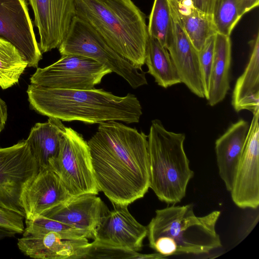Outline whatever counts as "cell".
Returning a JSON list of instances; mask_svg holds the SVG:
<instances>
[{
  "label": "cell",
  "instance_id": "6da1fadb",
  "mask_svg": "<svg viewBox=\"0 0 259 259\" xmlns=\"http://www.w3.org/2000/svg\"><path fill=\"white\" fill-rule=\"evenodd\" d=\"M95 180L113 205L142 198L149 188L148 136L117 121L99 123L88 141Z\"/></svg>",
  "mask_w": 259,
  "mask_h": 259
},
{
  "label": "cell",
  "instance_id": "7a4b0ae2",
  "mask_svg": "<svg viewBox=\"0 0 259 259\" xmlns=\"http://www.w3.org/2000/svg\"><path fill=\"white\" fill-rule=\"evenodd\" d=\"M31 108L38 113L63 121L89 124L110 120L138 123L142 114L137 97L116 96L103 89L69 90L30 83L27 88Z\"/></svg>",
  "mask_w": 259,
  "mask_h": 259
},
{
  "label": "cell",
  "instance_id": "3957f363",
  "mask_svg": "<svg viewBox=\"0 0 259 259\" xmlns=\"http://www.w3.org/2000/svg\"><path fill=\"white\" fill-rule=\"evenodd\" d=\"M76 16L142 69L149 38L145 14L132 0H75Z\"/></svg>",
  "mask_w": 259,
  "mask_h": 259
},
{
  "label": "cell",
  "instance_id": "277c9868",
  "mask_svg": "<svg viewBox=\"0 0 259 259\" xmlns=\"http://www.w3.org/2000/svg\"><path fill=\"white\" fill-rule=\"evenodd\" d=\"M220 215L214 210L196 216L192 204L157 209L147 227L149 246L165 257L208 253L222 246L215 229Z\"/></svg>",
  "mask_w": 259,
  "mask_h": 259
},
{
  "label": "cell",
  "instance_id": "5b68a950",
  "mask_svg": "<svg viewBox=\"0 0 259 259\" xmlns=\"http://www.w3.org/2000/svg\"><path fill=\"white\" fill-rule=\"evenodd\" d=\"M184 134L166 130L152 121L148 136L149 188L161 201L176 204L184 198L194 176L184 149Z\"/></svg>",
  "mask_w": 259,
  "mask_h": 259
},
{
  "label": "cell",
  "instance_id": "8992f818",
  "mask_svg": "<svg viewBox=\"0 0 259 259\" xmlns=\"http://www.w3.org/2000/svg\"><path fill=\"white\" fill-rule=\"evenodd\" d=\"M58 49L61 56L78 55L93 59L121 76L133 89L147 84L142 69L121 56L92 27L77 16L73 19Z\"/></svg>",
  "mask_w": 259,
  "mask_h": 259
},
{
  "label": "cell",
  "instance_id": "52a82bcc",
  "mask_svg": "<svg viewBox=\"0 0 259 259\" xmlns=\"http://www.w3.org/2000/svg\"><path fill=\"white\" fill-rule=\"evenodd\" d=\"M72 196L98 194L88 142L71 127H66L58 155L51 166Z\"/></svg>",
  "mask_w": 259,
  "mask_h": 259
},
{
  "label": "cell",
  "instance_id": "ba28073f",
  "mask_svg": "<svg viewBox=\"0 0 259 259\" xmlns=\"http://www.w3.org/2000/svg\"><path fill=\"white\" fill-rule=\"evenodd\" d=\"M38 169L26 140L0 148V207L25 218L23 195Z\"/></svg>",
  "mask_w": 259,
  "mask_h": 259
},
{
  "label": "cell",
  "instance_id": "9c48e42d",
  "mask_svg": "<svg viewBox=\"0 0 259 259\" xmlns=\"http://www.w3.org/2000/svg\"><path fill=\"white\" fill-rule=\"evenodd\" d=\"M112 72L96 61L81 55H64L45 68L37 67L30 83L51 88L91 90Z\"/></svg>",
  "mask_w": 259,
  "mask_h": 259
},
{
  "label": "cell",
  "instance_id": "30bf717a",
  "mask_svg": "<svg viewBox=\"0 0 259 259\" xmlns=\"http://www.w3.org/2000/svg\"><path fill=\"white\" fill-rule=\"evenodd\" d=\"M0 38L19 50L28 67L37 68L42 53L25 0H0Z\"/></svg>",
  "mask_w": 259,
  "mask_h": 259
},
{
  "label": "cell",
  "instance_id": "8fae6325",
  "mask_svg": "<svg viewBox=\"0 0 259 259\" xmlns=\"http://www.w3.org/2000/svg\"><path fill=\"white\" fill-rule=\"evenodd\" d=\"M259 110L253 113L231 195L241 208L259 205Z\"/></svg>",
  "mask_w": 259,
  "mask_h": 259
},
{
  "label": "cell",
  "instance_id": "7c38bea8",
  "mask_svg": "<svg viewBox=\"0 0 259 259\" xmlns=\"http://www.w3.org/2000/svg\"><path fill=\"white\" fill-rule=\"evenodd\" d=\"M34 14L41 53L58 48L76 16L75 0H28Z\"/></svg>",
  "mask_w": 259,
  "mask_h": 259
},
{
  "label": "cell",
  "instance_id": "4fadbf2b",
  "mask_svg": "<svg viewBox=\"0 0 259 259\" xmlns=\"http://www.w3.org/2000/svg\"><path fill=\"white\" fill-rule=\"evenodd\" d=\"M97 227L94 240L138 252L147 235V228L139 223L126 205H113Z\"/></svg>",
  "mask_w": 259,
  "mask_h": 259
},
{
  "label": "cell",
  "instance_id": "5bb4252c",
  "mask_svg": "<svg viewBox=\"0 0 259 259\" xmlns=\"http://www.w3.org/2000/svg\"><path fill=\"white\" fill-rule=\"evenodd\" d=\"M171 31L167 49L180 77L195 95L204 98L199 67L198 53L186 34L179 18L169 5Z\"/></svg>",
  "mask_w": 259,
  "mask_h": 259
},
{
  "label": "cell",
  "instance_id": "9a60e30c",
  "mask_svg": "<svg viewBox=\"0 0 259 259\" xmlns=\"http://www.w3.org/2000/svg\"><path fill=\"white\" fill-rule=\"evenodd\" d=\"M108 210L96 194H85L72 196L40 215L81 230L94 239L95 230Z\"/></svg>",
  "mask_w": 259,
  "mask_h": 259
},
{
  "label": "cell",
  "instance_id": "2e32d148",
  "mask_svg": "<svg viewBox=\"0 0 259 259\" xmlns=\"http://www.w3.org/2000/svg\"><path fill=\"white\" fill-rule=\"evenodd\" d=\"M85 237L78 238L49 232L26 235L18 240L17 245L25 255L38 259H79L89 244Z\"/></svg>",
  "mask_w": 259,
  "mask_h": 259
},
{
  "label": "cell",
  "instance_id": "e0dca14e",
  "mask_svg": "<svg viewBox=\"0 0 259 259\" xmlns=\"http://www.w3.org/2000/svg\"><path fill=\"white\" fill-rule=\"evenodd\" d=\"M71 197L54 171L49 168H39L23 195L25 219L31 220Z\"/></svg>",
  "mask_w": 259,
  "mask_h": 259
},
{
  "label": "cell",
  "instance_id": "ac0fdd59",
  "mask_svg": "<svg viewBox=\"0 0 259 259\" xmlns=\"http://www.w3.org/2000/svg\"><path fill=\"white\" fill-rule=\"evenodd\" d=\"M249 125L240 119L233 123L215 143L219 174L227 191L232 189Z\"/></svg>",
  "mask_w": 259,
  "mask_h": 259
},
{
  "label": "cell",
  "instance_id": "d6986e66",
  "mask_svg": "<svg viewBox=\"0 0 259 259\" xmlns=\"http://www.w3.org/2000/svg\"><path fill=\"white\" fill-rule=\"evenodd\" d=\"M66 126L61 120L49 117L31 128L26 141L39 168H49L57 157Z\"/></svg>",
  "mask_w": 259,
  "mask_h": 259
},
{
  "label": "cell",
  "instance_id": "ffe728a7",
  "mask_svg": "<svg viewBox=\"0 0 259 259\" xmlns=\"http://www.w3.org/2000/svg\"><path fill=\"white\" fill-rule=\"evenodd\" d=\"M251 53L242 74L238 78L232 94V104L237 112L259 110V34L251 41Z\"/></svg>",
  "mask_w": 259,
  "mask_h": 259
},
{
  "label": "cell",
  "instance_id": "44dd1931",
  "mask_svg": "<svg viewBox=\"0 0 259 259\" xmlns=\"http://www.w3.org/2000/svg\"><path fill=\"white\" fill-rule=\"evenodd\" d=\"M231 42L229 36L219 33L215 35V42L207 100L214 106L225 98L230 89Z\"/></svg>",
  "mask_w": 259,
  "mask_h": 259
},
{
  "label": "cell",
  "instance_id": "7402d4cb",
  "mask_svg": "<svg viewBox=\"0 0 259 259\" xmlns=\"http://www.w3.org/2000/svg\"><path fill=\"white\" fill-rule=\"evenodd\" d=\"M192 44L198 52L217 32L212 15L197 9L191 0H167Z\"/></svg>",
  "mask_w": 259,
  "mask_h": 259
},
{
  "label": "cell",
  "instance_id": "603a6c76",
  "mask_svg": "<svg viewBox=\"0 0 259 259\" xmlns=\"http://www.w3.org/2000/svg\"><path fill=\"white\" fill-rule=\"evenodd\" d=\"M145 64L147 72L159 86L167 88L181 83L176 68L167 50L157 39L149 36Z\"/></svg>",
  "mask_w": 259,
  "mask_h": 259
},
{
  "label": "cell",
  "instance_id": "cb8c5ba5",
  "mask_svg": "<svg viewBox=\"0 0 259 259\" xmlns=\"http://www.w3.org/2000/svg\"><path fill=\"white\" fill-rule=\"evenodd\" d=\"M258 4L259 0H215L212 17L217 33L230 36L241 17Z\"/></svg>",
  "mask_w": 259,
  "mask_h": 259
},
{
  "label": "cell",
  "instance_id": "d4e9b609",
  "mask_svg": "<svg viewBox=\"0 0 259 259\" xmlns=\"http://www.w3.org/2000/svg\"><path fill=\"white\" fill-rule=\"evenodd\" d=\"M28 64L11 42L0 38V87L9 88L18 82Z\"/></svg>",
  "mask_w": 259,
  "mask_h": 259
},
{
  "label": "cell",
  "instance_id": "484cf974",
  "mask_svg": "<svg viewBox=\"0 0 259 259\" xmlns=\"http://www.w3.org/2000/svg\"><path fill=\"white\" fill-rule=\"evenodd\" d=\"M171 12L167 0H154L147 26L149 36L166 47L171 31Z\"/></svg>",
  "mask_w": 259,
  "mask_h": 259
},
{
  "label": "cell",
  "instance_id": "4316f807",
  "mask_svg": "<svg viewBox=\"0 0 259 259\" xmlns=\"http://www.w3.org/2000/svg\"><path fill=\"white\" fill-rule=\"evenodd\" d=\"M165 258L156 252L142 254L120 247L106 244L95 240L85 247L81 258L160 259Z\"/></svg>",
  "mask_w": 259,
  "mask_h": 259
},
{
  "label": "cell",
  "instance_id": "83f0119b",
  "mask_svg": "<svg viewBox=\"0 0 259 259\" xmlns=\"http://www.w3.org/2000/svg\"><path fill=\"white\" fill-rule=\"evenodd\" d=\"M23 234L37 235L54 232L74 237L89 238L88 235L69 225L38 215L31 220H25Z\"/></svg>",
  "mask_w": 259,
  "mask_h": 259
},
{
  "label": "cell",
  "instance_id": "f1b7e54d",
  "mask_svg": "<svg viewBox=\"0 0 259 259\" xmlns=\"http://www.w3.org/2000/svg\"><path fill=\"white\" fill-rule=\"evenodd\" d=\"M215 34L208 37L198 52L201 80L206 99L208 95L209 78L213 59Z\"/></svg>",
  "mask_w": 259,
  "mask_h": 259
},
{
  "label": "cell",
  "instance_id": "f546056e",
  "mask_svg": "<svg viewBox=\"0 0 259 259\" xmlns=\"http://www.w3.org/2000/svg\"><path fill=\"white\" fill-rule=\"evenodd\" d=\"M24 217L15 212L0 207V226L11 229L17 233L24 231Z\"/></svg>",
  "mask_w": 259,
  "mask_h": 259
},
{
  "label": "cell",
  "instance_id": "4dcf8cb0",
  "mask_svg": "<svg viewBox=\"0 0 259 259\" xmlns=\"http://www.w3.org/2000/svg\"><path fill=\"white\" fill-rule=\"evenodd\" d=\"M198 9L212 15L215 0H191Z\"/></svg>",
  "mask_w": 259,
  "mask_h": 259
},
{
  "label": "cell",
  "instance_id": "1f68e13d",
  "mask_svg": "<svg viewBox=\"0 0 259 259\" xmlns=\"http://www.w3.org/2000/svg\"><path fill=\"white\" fill-rule=\"evenodd\" d=\"M7 118V106L5 102L0 98V135L5 128Z\"/></svg>",
  "mask_w": 259,
  "mask_h": 259
},
{
  "label": "cell",
  "instance_id": "d6a6232c",
  "mask_svg": "<svg viewBox=\"0 0 259 259\" xmlns=\"http://www.w3.org/2000/svg\"><path fill=\"white\" fill-rule=\"evenodd\" d=\"M17 233L11 229L0 226V240L7 237H12Z\"/></svg>",
  "mask_w": 259,
  "mask_h": 259
}]
</instances>
